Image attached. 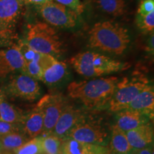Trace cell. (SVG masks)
Returning <instances> with one entry per match:
<instances>
[{
    "instance_id": "obj_1",
    "label": "cell",
    "mask_w": 154,
    "mask_h": 154,
    "mask_svg": "<svg viewBox=\"0 0 154 154\" xmlns=\"http://www.w3.org/2000/svg\"><path fill=\"white\" fill-rule=\"evenodd\" d=\"M119 80L116 76H109L74 82L69 84L67 91L72 99L82 102L88 109L108 108Z\"/></svg>"
},
{
    "instance_id": "obj_2",
    "label": "cell",
    "mask_w": 154,
    "mask_h": 154,
    "mask_svg": "<svg viewBox=\"0 0 154 154\" xmlns=\"http://www.w3.org/2000/svg\"><path fill=\"white\" fill-rule=\"evenodd\" d=\"M129 42L128 30L111 21L96 23L89 32V47L108 53L121 54Z\"/></svg>"
},
{
    "instance_id": "obj_3",
    "label": "cell",
    "mask_w": 154,
    "mask_h": 154,
    "mask_svg": "<svg viewBox=\"0 0 154 154\" xmlns=\"http://www.w3.org/2000/svg\"><path fill=\"white\" fill-rule=\"evenodd\" d=\"M70 63L76 72L86 78L101 76L128 68V64L93 51H85L71 58Z\"/></svg>"
},
{
    "instance_id": "obj_4",
    "label": "cell",
    "mask_w": 154,
    "mask_h": 154,
    "mask_svg": "<svg viewBox=\"0 0 154 154\" xmlns=\"http://www.w3.org/2000/svg\"><path fill=\"white\" fill-rule=\"evenodd\" d=\"M24 42L34 51L54 57L63 51V43L57 31L47 23L29 25Z\"/></svg>"
},
{
    "instance_id": "obj_5",
    "label": "cell",
    "mask_w": 154,
    "mask_h": 154,
    "mask_svg": "<svg viewBox=\"0 0 154 154\" xmlns=\"http://www.w3.org/2000/svg\"><path fill=\"white\" fill-rule=\"evenodd\" d=\"M149 84L147 78L140 74L119 80L108 109L116 113L126 109L136 96Z\"/></svg>"
},
{
    "instance_id": "obj_6",
    "label": "cell",
    "mask_w": 154,
    "mask_h": 154,
    "mask_svg": "<svg viewBox=\"0 0 154 154\" xmlns=\"http://www.w3.org/2000/svg\"><path fill=\"white\" fill-rule=\"evenodd\" d=\"M2 92L6 96L34 101L41 96V88L36 79L21 72L11 77Z\"/></svg>"
},
{
    "instance_id": "obj_7",
    "label": "cell",
    "mask_w": 154,
    "mask_h": 154,
    "mask_svg": "<svg viewBox=\"0 0 154 154\" xmlns=\"http://www.w3.org/2000/svg\"><path fill=\"white\" fill-rule=\"evenodd\" d=\"M67 138L84 143L107 146L109 137L107 131L99 121L86 120V117L69 133Z\"/></svg>"
},
{
    "instance_id": "obj_8",
    "label": "cell",
    "mask_w": 154,
    "mask_h": 154,
    "mask_svg": "<svg viewBox=\"0 0 154 154\" xmlns=\"http://www.w3.org/2000/svg\"><path fill=\"white\" fill-rule=\"evenodd\" d=\"M38 11L48 24L61 28L76 25L78 14L72 9L55 2L50 1L38 6Z\"/></svg>"
},
{
    "instance_id": "obj_9",
    "label": "cell",
    "mask_w": 154,
    "mask_h": 154,
    "mask_svg": "<svg viewBox=\"0 0 154 154\" xmlns=\"http://www.w3.org/2000/svg\"><path fill=\"white\" fill-rule=\"evenodd\" d=\"M67 103V100L61 94H50L44 96L36 106L44 115V133L51 134L58 119Z\"/></svg>"
},
{
    "instance_id": "obj_10",
    "label": "cell",
    "mask_w": 154,
    "mask_h": 154,
    "mask_svg": "<svg viewBox=\"0 0 154 154\" xmlns=\"http://www.w3.org/2000/svg\"><path fill=\"white\" fill-rule=\"evenodd\" d=\"M24 66V59L17 44L0 49V79L14 72H22Z\"/></svg>"
},
{
    "instance_id": "obj_11",
    "label": "cell",
    "mask_w": 154,
    "mask_h": 154,
    "mask_svg": "<svg viewBox=\"0 0 154 154\" xmlns=\"http://www.w3.org/2000/svg\"><path fill=\"white\" fill-rule=\"evenodd\" d=\"M84 118L85 115L82 110L67 104L58 119L51 134L62 139H66L70 131Z\"/></svg>"
},
{
    "instance_id": "obj_12",
    "label": "cell",
    "mask_w": 154,
    "mask_h": 154,
    "mask_svg": "<svg viewBox=\"0 0 154 154\" xmlns=\"http://www.w3.org/2000/svg\"><path fill=\"white\" fill-rule=\"evenodd\" d=\"M148 116L139 111L126 109L116 112V126L124 132L129 131L141 125L150 123Z\"/></svg>"
},
{
    "instance_id": "obj_13",
    "label": "cell",
    "mask_w": 154,
    "mask_h": 154,
    "mask_svg": "<svg viewBox=\"0 0 154 154\" xmlns=\"http://www.w3.org/2000/svg\"><path fill=\"white\" fill-rule=\"evenodd\" d=\"M22 8V0H0V27L14 30Z\"/></svg>"
},
{
    "instance_id": "obj_14",
    "label": "cell",
    "mask_w": 154,
    "mask_h": 154,
    "mask_svg": "<svg viewBox=\"0 0 154 154\" xmlns=\"http://www.w3.org/2000/svg\"><path fill=\"white\" fill-rule=\"evenodd\" d=\"M63 154H111L107 146L84 143L72 138H66L63 141Z\"/></svg>"
},
{
    "instance_id": "obj_15",
    "label": "cell",
    "mask_w": 154,
    "mask_h": 154,
    "mask_svg": "<svg viewBox=\"0 0 154 154\" xmlns=\"http://www.w3.org/2000/svg\"><path fill=\"white\" fill-rule=\"evenodd\" d=\"M21 130L30 138L40 136L44 133V115L37 106L29 113L24 114L20 124Z\"/></svg>"
},
{
    "instance_id": "obj_16",
    "label": "cell",
    "mask_w": 154,
    "mask_h": 154,
    "mask_svg": "<svg viewBox=\"0 0 154 154\" xmlns=\"http://www.w3.org/2000/svg\"><path fill=\"white\" fill-rule=\"evenodd\" d=\"M126 134L133 150L141 149L153 145V129L150 123L127 131Z\"/></svg>"
},
{
    "instance_id": "obj_17",
    "label": "cell",
    "mask_w": 154,
    "mask_h": 154,
    "mask_svg": "<svg viewBox=\"0 0 154 154\" xmlns=\"http://www.w3.org/2000/svg\"><path fill=\"white\" fill-rule=\"evenodd\" d=\"M127 109L139 111L153 119L154 114V91L153 86L149 84L142 90L129 103Z\"/></svg>"
},
{
    "instance_id": "obj_18",
    "label": "cell",
    "mask_w": 154,
    "mask_h": 154,
    "mask_svg": "<svg viewBox=\"0 0 154 154\" xmlns=\"http://www.w3.org/2000/svg\"><path fill=\"white\" fill-rule=\"evenodd\" d=\"M24 116L22 111L11 104L7 100V96L0 91V121L20 124Z\"/></svg>"
},
{
    "instance_id": "obj_19",
    "label": "cell",
    "mask_w": 154,
    "mask_h": 154,
    "mask_svg": "<svg viewBox=\"0 0 154 154\" xmlns=\"http://www.w3.org/2000/svg\"><path fill=\"white\" fill-rule=\"evenodd\" d=\"M68 74V67L66 63L58 61L44 70L42 73V82L48 86H53L59 84Z\"/></svg>"
},
{
    "instance_id": "obj_20",
    "label": "cell",
    "mask_w": 154,
    "mask_h": 154,
    "mask_svg": "<svg viewBox=\"0 0 154 154\" xmlns=\"http://www.w3.org/2000/svg\"><path fill=\"white\" fill-rule=\"evenodd\" d=\"M110 145L113 154L130 153L134 151L127 139L126 132L119 129L116 125H113L111 129Z\"/></svg>"
},
{
    "instance_id": "obj_21",
    "label": "cell",
    "mask_w": 154,
    "mask_h": 154,
    "mask_svg": "<svg viewBox=\"0 0 154 154\" xmlns=\"http://www.w3.org/2000/svg\"><path fill=\"white\" fill-rule=\"evenodd\" d=\"M30 138L22 131H16L0 136L2 150L6 152H15Z\"/></svg>"
},
{
    "instance_id": "obj_22",
    "label": "cell",
    "mask_w": 154,
    "mask_h": 154,
    "mask_svg": "<svg viewBox=\"0 0 154 154\" xmlns=\"http://www.w3.org/2000/svg\"><path fill=\"white\" fill-rule=\"evenodd\" d=\"M65 139L53 134L42 136V145L44 154H63L62 149Z\"/></svg>"
},
{
    "instance_id": "obj_23",
    "label": "cell",
    "mask_w": 154,
    "mask_h": 154,
    "mask_svg": "<svg viewBox=\"0 0 154 154\" xmlns=\"http://www.w3.org/2000/svg\"><path fill=\"white\" fill-rule=\"evenodd\" d=\"M99 8L107 14L119 17L126 12L124 0H96Z\"/></svg>"
},
{
    "instance_id": "obj_24",
    "label": "cell",
    "mask_w": 154,
    "mask_h": 154,
    "mask_svg": "<svg viewBox=\"0 0 154 154\" xmlns=\"http://www.w3.org/2000/svg\"><path fill=\"white\" fill-rule=\"evenodd\" d=\"M15 154H44L42 145V136L28 140L14 152Z\"/></svg>"
},
{
    "instance_id": "obj_25",
    "label": "cell",
    "mask_w": 154,
    "mask_h": 154,
    "mask_svg": "<svg viewBox=\"0 0 154 154\" xmlns=\"http://www.w3.org/2000/svg\"><path fill=\"white\" fill-rule=\"evenodd\" d=\"M136 24L138 28L146 33H153L154 29V11L144 17L137 15Z\"/></svg>"
},
{
    "instance_id": "obj_26",
    "label": "cell",
    "mask_w": 154,
    "mask_h": 154,
    "mask_svg": "<svg viewBox=\"0 0 154 154\" xmlns=\"http://www.w3.org/2000/svg\"><path fill=\"white\" fill-rule=\"evenodd\" d=\"M56 2L68 7L77 14H81L84 11V5L80 0H55Z\"/></svg>"
},
{
    "instance_id": "obj_27",
    "label": "cell",
    "mask_w": 154,
    "mask_h": 154,
    "mask_svg": "<svg viewBox=\"0 0 154 154\" xmlns=\"http://www.w3.org/2000/svg\"><path fill=\"white\" fill-rule=\"evenodd\" d=\"M154 11V0H142L138 9V16L144 17Z\"/></svg>"
},
{
    "instance_id": "obj_28",
    "label": "cell",
    "mask_w": 154,
    "mask_h": 154,
    "mask_svg": "<svg viewBox=\"0 0 154 154\" xmlns=\"http://www.w3.org/2000/svg\"><path fill=\"white\" fill-rule=\"evenodd\" d=\"M16 131H22L20 124H10L0 121V136Z\"/></svg>"
},
{
    "instance_id": "obj_29",
    "label": "cell",
    "mask_w": 154,
    "mask_h": 154,
    "mask_svg": "<svg viewBox=\"0 0 154 154\" xmlns=\"http://www.w3.org/2000/svg\"><path fill=\"white\" fill-rule=\"evenodd\" d=\"M14 38V30L7 29L0 27V46L10 44L11 40Z\"/></svg>"
},
{
    "instance_id": "obj_30",
    "label": "cell",
    "mask_w": 154,
    "mask_h": 154,
    "mask_svg": "<svg viewBox=\"0 0 154 154\" xmlns=\"http://www.w3.org/2000/svg\"><path fill=\"white\" fill-rule=\"evenodd\" d=\"M135 154H154L153 145L149 146L148 147L143 148V149L134 150Z\"/></svg>"
},
{
    "instance_id": "obj_31",
    "label": "cell",
    "mask_w": 154,
    "mask_h": 154,
    "mask_svg": "<svg viewBox=\"0 0 154 154\" xmlns=\"http://www.w3.org/2000/svg\"><path fill=\"white\" fill-rule=\"evenodd\" d=\"M23 2H24L25 3L27 4H32V5H42L48 2L52 1V0H22Z\"/></svg>"
},
{
    "instance_id": "obj_32",
    "label": "cell",
    "mask_w": 154,
    "mask_h": 154,
    "mask_svg": "<svg viewBox=\"0 0 154 154\" xmlns=\"http://www.w3.org/2000/svg\"><path fill=\"white\" fill-rule=\"evenodd\" d=\"M0 154H5V153H3V151L2 150V151H0Z\"/></svg>"
},
{
    "instance_id": "obj_33",
    "label": "cell",
    "mask_w": 154,
    "mask_h": 154,
    "mask_svg": "<svg viewBox=\"0 0 154 154\" xmlns=\"http://www.w3.org/2000/svg\"><path fill=\"white\" fill-rule=\"evenodd\" d=\"M124 154H135V153H134V151L132 152V153H124Z\"/></svg>"
},
{
    "instance_id": "obj_34",
    "label": "cell",
    "mask_w": 154,
    "mask_h": 154,
    "mask_svg": "<svg viewBox=\"0 0 154 154\" xmlns=\"http://www.w3.org/2000/svg\"><path fill=\"white\" fill-rule=\"evenodd\" d=\"M0 151H2V145H1V143H0Z\"/></svg>"
}]
</instances>
